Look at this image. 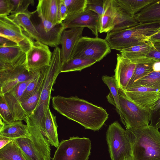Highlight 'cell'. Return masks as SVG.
<instances>
[{
  "mask_svg": "<svg viewBox=\"0 0 160 160\" xmlns=\"http://www.w3.org/2000/svg\"><path fill=\"white\" fill-rule=\"evenodd\" d=\"M52 104L61 114L94 131L100 130L108 118L106 109L77 96H54Z\"/></svg>",
  "mask_w": 160,
  "mask_h": 160,
  "instance_id": "obj_1",
  "label": "cell"
},
{
  "mask_svg": "<svg viewBox=\"0 0 160 160\" xmlns=\"http://www.w3.org/2000/svg\"><path fill=\"white\" fill-rule=\"evenodd\" d=\"M62 62L61 50L57 47L52 52L50 64L46 68V75L38 105L25 121L29 128L39 129L41 131L47 109L49 107L51 91L57 78L61 73Z\"/></svg>",
  "mask_w": 160,
  "mask_h": 160,
  "instance_id": "obj_2",
  "label": "cell"
},
{
  "mask_svg": "<svg viewBox=\"0 0 160 160\" xmlns=\"http://www.w3.org/2000/svg\"><path fill=\"white\" fill-rule=\"evenodd\" d=\"M134 160H160V132L149 125L126 129Z\"/></svg>",
  "mask_w": 160,
  "mask_h": 160,
  "instance_id": "obj_3",
  "label": "cell"
},
{
  "mask_svg": "<svg viewBox=\"0 0 160 160\" xmlns=\"http://www.w3.org/2000/svg\"><path fill=\"white\" fill-rule=\"evenodd\" d=\"M160 29V22L140 23L125 29L107 33L105 39L111 49L120 51L149 41L150 37Z\"/></svg>",
  "mask_w": 160,
  "mask_h": 160,
  "instance_id": "obj_4",
  "label": "cell"
},
{
  "mask_svg": "<svg viewBox=\"0 0 160 160\" xmlns=\"http://www.w3.org/2000/svg\"><path fill=\"white\" fill-rule=\"evenodd\" d=\"M119 101L123 117L122 123L126 129L145 127L150 122V110L137 104L130 99L123 90L119 88Z\"/></svg>",
  "mask_w": 160,
  "mask_h": 160,
  "instance_id": "obj_5",
  "label": "cell"
},
{
  "mask_svg": "<svg viewBox=\"0 0 160 160\" xmlns=\"http://www.w3.org/2000/svg\"><path fill=\"white\" fill-rule=\"evenodd\" d=\"M106 140L111 160H123L132 156L131 144L127 131L118 121L109 126Z\"/></svg>",
  "mask_w": 160,
  "mask_h": 160,
  "instance_id": "obj_6",
  "label": "cell"
},
{
  "mask_svg": "<svg viewBox=\"0 0 160 160\" xmlns=\"http://www.w3.org/2000/svg\"><path fill=\"white\" fill-rule=\"evenodd\" d=\"M91 148L89 138L70 137L61 141L52 160H88Z\"/></svg>",
  "mask_w": 160,
  "mask_h": 160,
  "instance_id": "obj_7",
  "label": "cell"
},
{
  "mask_svg": "<svg viewBox=\"0 0 160 160\" xmlns=\"http://www.w3.org/2000/svg\"><path fill=\"white\" fill-rule=\"evenodd\" d=\"M111 50L105 39L82 36L76 44L70 59H92L98 62L110 53Z\"/></svg>",
  "mask_w": 160,
  "mask_h": 160,
  "instance_id": "obj_8",
  "label": "cell"
},
{
  "mask_svg": "<svg viewBox=\"0 0 160 160\" xmlns=\"http://www.w3.org/2000/svg\"><path fill=\"white\" fill-rule=\"evenodd\" d=\"M52 54L48 46L32 40L26 52L27 68L33 73L42 71L50 65Z\"/></svg>",
  "mask_w": 160,
  "mask_h": 160,
  "instance_id": "obj_9",
  "label": "cell"
},
{
  "mask_svg": "<svg viewBox=\"0 0 160 160\" xmlns=\"http://www.w3.org/2000/svg\"><path fill=\"white\" fill-rule=\"evenodd\" d=\"M33 40L29 37L19 44L0 47V71L13 68L26 63V52Z\"/></svg>",
  "mask_w": 160,
  "mask_h": 160,
  "instance_id": "obj_10",
  "label": "cell"
},
{
  "mask_svg": "<svg viewBox=\"0 0 160 160\" xmlns=\"http://www.w3.org/2000/svg\"><path fill=\"white\" fill-rule=\"evenodd\" d=\"M37 72H29L26 63L11 69L0 71V95H4L18 83L33 78Z\"/></svg>",
  "mask_w": 160,
  "mask_h": 160,
  "instance_id": "obj_11",
  "label": "cell"
},
{
  "mask_svg": "<svg viewBox=\"0 0 160 160\" xmlns=\"http://www.w3.org/2000/svg\"><path fill=\"white\" fill-rule=\"evenodd\" d=\"M100 17L92 11H84L80 13L68 17L62 22L66 29L75 28L86 27L98 37Z\"/></svg>",
  "mask_w": 160,
  "mask_h": 160,
  "instance_id": "obj_12",
  "label": "cell"
},
{
  "mask_svg": "<svg viewBox=\"0 0 160 160\" xmlns=\"http://www.w3.org/2000/svg\"><path fill=\"white\" fill-rule=\"evenodd\" d=\"M35 26L40 34L39 42L55 48L61 44V35L66 29L62 22L54 24L48 20L41 19V22Z\"/></svg>",
  "mask_w": 160,
  "mask_h": 160,
  "instance_id": "obj_13",
  "label": "cell"
},
{
  "mask_svg": "<svg viewBox=\"0 0 160 160\" xmlns=\"http://www.w3.org/2000/svg\"><path fill=\"white\" fill-rule=\"evenodd\" d=\"M127 96L140 106L150 110L160 98V90L144 87L132 88L123 91Z\"/></svg>",
  "mask_w": 160,
  "mask_h": 160,
  "instance_id": "obj_14",
  "label": "cell"
},
{
  "mask_svg": "<svg viewBox=\"0 0 160 160\" xmlns=\"http://www.w3.org/2000/svg\"><path fill=\"white\" fill-rule=\"evenodd\" d=\"M34 77L18 83L4 95L15 121H25L26 119V114L22 107L21 100L28 85L34 79Z\"/></svg>",
  "mask_w": 160,
  "mask_h": 160,
  "instance_id": "obj_15",
  "label": "cell"
},
{
  "mask_svg": "<svg viewBox=\"0 0 160 160\" xmlns=\"http://www.w3.org/2000/svg\"><path fill=\"white\" fill-rule=\"evenodd\" d=\"M117 60L113 76L119 88L124 91L134 74L137 63L124 58L120 53L117 54Z\"/></svg>",
  "mask_w": 160,
  "mask_h": 160,
  "instance_id": "obj_16",
  "label": "cell"
},
{
  "mask_svg": "<svg viewBox=\"0 0 160 160\" xmlns=\"http://www.w3.org/2000/svg\"><path fill=\"white\" fill-rule=\"evenodd\" d=\"M84 28H75L65 29L61 37V54L62 62L69 60L74 48L82 36Z\"/></svg>",
  "mask_w": 160,
  "mask_h": 160,
  "instance_id": "obj_17",
  "label": "cell"
},
{
  "mask_svg": "<svg viewBox=\"0 0 160 160\" xmlns=\"http://www.w3.org/2000/svg\"><path fill=\"white\" fill-rule=\"evenodd\" d=\"M0 37L18 43L27 39L22 28L8 16H0Z\"/></svg>",
  "mask_w": 160,
  "mask_h": 160,
  "instance_id": "obj_18",
  "label": "cell"
},
{
  "mask_svg": "<svg viewBox=\"0 0 160 160\" xmlns=\"http://www.w3.org/2000/svg\"><path fill=\"white\" fill-rule=\"evenodd\" d=\"M22 121H15L6 123L0 119V136L12 140L20 138L30 139L28 127Z\"/></svg>",
  "mask_w": 160,
  "mask_h": 160,
  "instance_id": "obj_19",
  "label": "cell"
},
{
  "mask_svg": "<svg viewBox=\"0 0 160 160\" xmlns=\"http://www.w3.org/2000/svg\"><path fill=\"white\" fill-rule=\"evenodd\" d=\"M56 117L51 112L49 107L47 109L41 132L52 146L57 148L59 142L58 139Z\"/></svg>",
  "mask_w": 160,
  "mask_h": 160,
  "instance_id": "obj_20",
  "label": "cell"
},
{
  "mask_svg": "<svg viewBox=\"0 0 160 160\" xmlns=\"http://www.w3.org/2000/svg\"><path fill=\"white\" fill-rule=\"evenodd\" d=\"M114 24L112 31L129 28L140 24L134 17L124 11L115 0H112Z\"/></svg>",
  "mask_w": 160,
  "mask_h": 160,
  "instance_id": "obj_21",
  "label": "cell"
},
{
  "mask_svg": "<svg viewBox=\"0 0 160 160\" xmlns=\"http://www.w3.org/2000/svg\"><path fill=\"white\" fill-rule=\"evenodd\" d=\"M36 12L19 13L10 14L8 16L22 28L28 36L33 40L39 41V33L30 20L32 15Z\"/></svg>",
  "mask_w": 160,
  "mask_h": 160,
  "instance_id": "obj_22",
  "label": "cell"
},
{
  "mask_svg": "<svg viewBox=\"0 0 160 160\" xmlns=\"http://www.w3.org/2000/svg\"><path fill=\"white\" fill-rule=\"evenodd\" d=\"M58 2L59 0H39L36 11L41 19L48 20L54 24L60 23L58 17Z\"/></svg>",
  "mask_w": 160,
  "mask_h": 160,
  "instance_id": "obj_23",
  "label": "cell"
},
{
  "mask_svg": "<svg viewBox=\"0 0 160 160\" xmlns=\"http://www.w3.org/2000/svg\"><path fill=\"white\" fill-rule=\"evenodd\" d=\"M153 46V42L148 41L123 49L119 52L124 58L136 62L139 60L147 58V56Z\"/></svg>",
  "mask_w": 160,
  "mask_h": 160,
  "instance_id": "obj_24",
  "label": "cell"
},
{
  "mask_svg": "<svg viewBox=\"0 0 160 160\" xmlns=\"http://www.w3.org/2000/svg\"><path fill=\"white\" fill-rule=\"evenodd\" d=\"M139 23L160 22V0L149 4L134 17Z\"/></svg>",
  "mask_w": 160,
  "mask_h": 160,
  "instance_id": "obj_25",
  "label": "cell"
},
{
  "mask_svg": "<svg viewBox=\"0 0 160 160\" xmlns=\"http://www.w3.org/2000/svg\"><path fill=\"white\" fill-rule=\"evenodd\" d=\"M156 61L148 58L137 61L134 74L125 90L132 88L138 81L152 71L153 64Z\"/></svg>",
  "mask_w": 160,
  "mask_h": 160,
  "instance_id": "obj_26",
  "label": "cell"
},
{
  "mask_svg": "<svg viewBox=\"0 0 160 160\" xmlns=\"http://www.w3.org/2000/svg\"><path fill=\"white\" fill-rule=\"evenodd\" d=\"M102 79L107 85L110 90V92L107 96L108 100L110 103L116 107V109L119 115L121 121L123 122V117L120 108L119 96V88L117 82L113 76L103 75Z\"/></svg>",
  "mask_w": 160,
  "mask_h": 160,
  "instance_id": "obj_27",
  "label": "cell"
},
{
  "mask_svg": "<svg viewBox=\"0 0 160 160\" xmlns=\"http://www.w3.org/2000/svg\"><path fill=\"white\" fill-rule=\"evenodd\" d=\"M46 67L41 72L40 81L36 89L28 99L21 103L22 107L26 114V117L33 112L38 105L46 75Z\"/></svg>",
  "mask_w": 160,
  "mask_h": 160,
  "instance_id": "obj_28",
  "label": "cell"
},
{
  "mask_svg": "<svg viewBox=\"0 0 160 160\" xmlns=\"http://www.w3.org/2000/svg\"><path fill=\"white\" fill-rule=\"evenodd\" d=\"M125 12L134 17L135 15L157 0H115Z\"/></svg>",
  "mask_w": 160,
  "mask_h": 160,
  "instance_id": "obj_29",
  "label": "cell"
},
{
  "mask_svg": "<svg viewBox=\"0 0 160 160\" xmlns=\"http://www.w3.org/2000/svg\"><path fill=\"white\" fill-rule=\"evenodd\" d=\"M0 160H28L23 152L13 140L0 149Z\"/></svg>",
  "mask_w": 160,
  "mask_h": 160,
  "instance_id": "obj_30",
  "label": "cell"
},
{
  "mask_svg": "<svg viewBox=\"0 0 160 160\" xmlns=\"http://www.w3.org/2000/svg\"><path fill=\"white\" fill-rule=\"evenodd\" d=\"M97 62L92 59L76 58L70 59L68 61L62 62L61 72L73 71H80L89 67Z\"/></svg>",
  "mask_w": 160,
  "mask_h": 160,
  "instance_id": "obj_31",
  "label": "cell"
},
{
  "mask_svg": "<svg viewBox=\"0 0 160 160\" xmlns=\"http://www.w3.org/2000/svg\"><path fill=\"white\" fill-rule=\"evenodd\" d=\"M113 24V14L112 0H105L104 12L100 18L99 32L108 33L112 31Z\"/></svg>",
  "mask_w": 160,
  "mask_h": 160,
  "instance_id": "obj_32",
  "label": "cell"
},
{
  "mask_svg": "<svg viewBox=\"0 0 160 160\" xmlns=\"http://www.w3.org/2000/svg\"><path fill=\"white\" fill-rule=\"evenodd\" d=\"M14 140L23 152L28 160H42L41 156L30 139L20 138Z\"/></svg>",
  "mask_w": 160,
  "mask_h": 160,
  "instance_id": "obj_33",
  "label": "cell"
},
{
  "mask_svg": "<svg viewBox=\"0 0 160 160\" xmlns=\"http://www.w3.org/2000/svg\"><path fill=\"white\" fill-rule=\"evenodd\" d=\"M138 87H144L160 90V71L151 72L138 81L132 88Z\"/></svg>",
  "mask_w": 160,
  "mask_h": 160,
  "instance_id": "obj_34",
  "label": "cell"
},
{
  "mask_svg": "<svg viewBox=\"0 0 160 160\" xmlns=\"http://www.w3.org/2000/svg\"><path fill=\"white\" fill-rule=\"evenodd\" d=\"M63 0L67 9V17L80 13L85 11L87 0Z\"/></svg>",
  "mask_w": 160,
  "mask_h": 160,
  "instance_id": "obj_35",
  "label": "cell"
},
{
  "mask_svg": "<svg viewBox=\"0 0 160 160\" xmlns=\"http://www.w3.org/2000/svg\"><path fill=\"white\" fill-rule=\"evenodd\" d=\"M0 119L4 123L15 121L4 95H0Z\"/></svg>",
  "mask_w": 160,
  "mask_h": 160,
  "instance_id": "obj_36",
  "label": "cell"
},
{
  "mask_svg": "<svg viewBox=\"0 0 160 160\" xmlns=\"http://www.w3.org/2000/svg\"><path fill=\"white\" fill-rule=\"evenodd\" d=\"M105 0H87L85 11H92L101 17L104 11Z\"/></svg>",
  "mask_w": 160,
  "mask_h": 160,
  "instance_id": "obj_37",
  "label": "cell"
},
{
  "mask_svg": "<svg viewBox=\"0 0 160 160\" xmlns=\"http://www.w3.org/2000/svg\"><path fill=\"white\" fill-rule=\"evenodd\" d=\"M13 5V9L10 14L19 13L27 12L28 8L30 5H33V0H11Z\"/></svg>",
  "mask_w": 160,
  "mask_h": 160,
  "instance_id": "obj_38",
  "label": "cell"
},
{
  "mask_svg": "<svg viewBox=\"0 0 160 160\" xmlns=\"http://www.w3.org/2000/svg\"><path fill=\"white\" fill-rule=\"evenodd\" d=\"M150 113V125L158 129L160 128V98L152 106Z\"/></svg>",
  "mask_w": 160,
  "mask_h": 160,
  "instance_id": "obj_39",
  "label": "cell"
},
{
  "mask_svg": "<svg viewBox=\"0 0 160 160\" xmlns=\"http://www.w3.org/2000/svg\"><path fill=\"white\" fill-rule=\"evenodd\" d=\"M41 73V72H38L34 79L28 84L22 96L21 102L28 99L36 89L40 81Z\"/></svg>",
  "mask_w": 160,
  "mask_h": 160,
  "instance_id": "obj_40",
  "label": "cell"
},
{
  "mask_svg": "<svg viewBox=\"0 0 160 160\" xmlns=\"http://www.w3.org/2000/svg\"><path fill=\"white\" fill-rule=\"evenodd\" d=\"M13 9L11 0H0V16H9Z\"/></svg>",
  "mask_w": 160,
  "mask_h": 160,
  "instance_id": "obj_41",
  "label": "cell"
},
{
  "mask_svg": "<svg viewBox=\"0 0 160 160\" xmlns=\"http://www.w3.org/2000/svg\"><path fill=\"white\" fill-rule=\"evenodd\" d=\"M67 8L63 0H59L58 7V17L59 23H62L66 19L68 16Z\"/></svg>",
  "mask_w": 160,
  "mask_h": 160,
  "instance_id": "obj_42",
  "label": "cell"
},
{
  "mask_svg": "<svg viewBox=\"0 0 160 160\" xmlns=\"http://www.w3.org/2000/svg\"><path fill=\"white\" fill-rule=\"evenodd\" d=\"M153 43V46L146 58L160 61V43Z\"/></svg>",
  "mask_w": 160,
  "mask_h": 160,
  "instance_id": "obj_43",
  "label": "cell"
},
{
  "mask_svg": "<svg viewBox=\"0 0 160 160\" xmlns=\"http://www.w3.org/2000/svg\"><path fill=\"white\" fill-rule=\"evenodd\" d=\"M19 44L7 38L0 37V47H11Z\"/></svg>",
  "mask_w": 160,
  "mask_h": 160,
  "instance_id": "obj_44",
  "label": "cell"
},
{
  "mask_svg": "<svg viewBox=\"0 0 160 160\" xmlns=\"http://www.w3.org/2000/svg\"><path fill=\"white\" fill-rule=\"evenodd\" d=\"M13 140L9 138L0 136V149L2 148Z\"/></svg>",
  "mask_w": 160,
  "mask_h": 160,
  "instance_id": "obj_45",
  "label": "cell"
},
{
  "mask_svg": "<svg viewBox=\"0 0 160 160\" xmlns=\"http://www.w3.org/2000/svg\"><path fill=\"white\" fill-rule=\"evenodd\" d=\"M149 41L160 43V29L150 37Z\"/></svg>",
  "mask_w": 160,
  "mask_h": 160,
  "instance_id": "obj_46",
  "label": "cell"
},
{
  "mask_svg": "<svg viewBox=\"0 0 160 160\" xmlns=\"http://www.w3.org/2000/svg\"><path fill=\"white\" fill-rule=\"evenodd\" d=\"M153 71L154 72L160 71V61H156L153 63L152 66Z\"/></svg>",
  "mask_w": 160,
  "mask_h": 160,
  "instance_id": "obj_47",
  "label": "cell"
},
{
  "mask_svg": "<svg viewBox=\"0 0 160 160\" xmlns=\"http://www.w3.org/2000/svg\"><path fill=\"white\" fill-rule=\"evenodd\" d=\"M123 160H134L132 156L126 158Z\"/></svg>",
  "mask_w": 160,
  "mask_h": 160,
  "instance_id": "obj_48",
  "label": "cell"
}]
</instances>
